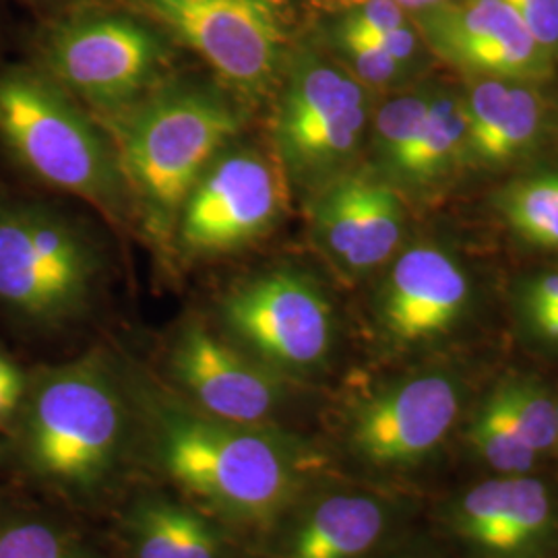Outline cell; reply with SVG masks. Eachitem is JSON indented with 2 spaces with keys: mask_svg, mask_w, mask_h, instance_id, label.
I'll list each match as a JSON object with an SVG mask.
<instances>
[{
  "mask_svg": "<svg viewBox=\"0 0 558 558\" xmlns=\"http://www.w3.org/2000/svg\"><path fill=\"white\" fill-rule=\"evenodd\" d=\"M470 281L445 251L414 246L380 283L375 325L385 343L420 348L449 336L465 317Z\"/></svg>",
  "mask_w": 558,
  "mask_h": 558,
  "instance_id": "2e32d148",
  "label": "cell"
},
{
  "mask_svg": "<svg viewBox=\"0 0 558 558\" xmlns=\"http://www.w3.org/2000/svg\"><path fill=\"white\" fill-rule=\"evenodd\" d=\"M420 27L440 59L493 77H539L548 59L505 0L440 2L420 11Z\"/></svg>",
  "mask_w": 558,
  "mask_h": 558,
  "instance_id": "9a60e30c",
  "label": "cell"
},
{
  "mask_svg": "<svg viewBox=\"0 0 558 558\" xmlns=\"http://www.w3.org/2000/svg\"><path fill=\"white\" fill-rule=\"evenodd\" d=\"M393 2H398L401 9H410V11H426V9H433V7H437L440 2H445V0H393Z\"/></svg>",
  "mask_w": 558,
  "mask_h": 558,
  "instance_id": "d6a6232c",
  "label": "cell"
},
{
  "mask_svg": "<svg viewBox=\"0 0 558 558\" xmlns=\"http://www.w3.org/2000/svg\"><path fill=\"white\" fill-rule=\"evenodd\" d=\"M274 117L276 163L286 186L320 189L343 174L368 124L366 87L313 48L288 54Z\"/></svg>",
  "mask_w": 558,
  "mask_h": 558,
  "instance_id": "ba28073f",
  "label": "cell"
},
{
  "mask_svg": "<svg viewBox=\"0 0 558 558\" xmlns=\"http://www.w3.org/2000/svg\"><path fill=\"white\" fill-rule=\"evenodd\" d=\"M500 214L521 239L542 248H558V174L539 172L502 189Z\"/></svg>",
  "mask_w": 558,
  "mask_h": 558,
  "instance_id": "7402d4cb",
  "label": "cell"
},
{
  "mask_svg": "<svg viewBox=\"0 0 558 558\" xmlns=\"http://www.w3.org/2000/svg\"><path fill=\"white\" fill-rule=\"evenodd\" d=\"M542 48L558 44V0H505Z\"/></svg>",
  "mask_w": 558,
  "mask_h": 558,
  "instance_id": "83f0119b",
  "label": "cell"
},
{
  "mask_svg": "<svg viewBox=\"0 0 558 558\" xmlns=\"http://www.w3.org/2000/svg\"><path fill=\"white\" fill-rule=\"evenodd\" d=\"M463 442L470 458L490 472V476L534 474L542 463L521 437L497 385L465 422Z\"/></svg>",
  "mask_w": 558,
  "mask_h": 558,
  "instance_id": "d6986e66",
  "label": "cell"
},
{
  "mask_svg": "<svg viewBox=\"0 0 558 558\" xmlns=\"http://www.w3.org/2000/svg\"><path fill=\"white\" fill-rule=\"evenodd\" d=\"M430 104V98L422 96H403L383 104L375 120V149L385 170L391 172L412 141L416 140Z\"/></svg>",
  "mask_w": 558,
  "mask_h": 558,
  "instance_id": "d4e9b609",
  "label": "cell"
},
{
  "mask_svg": "<svg viewBox=\"0 0 558 558\" xmlns=\"http://www.w3.org/2000/svg\"><path fill=\"white\" fill-rule=\"evenodd\" d=\"M465 129L463 104L447 98L433 100L416 140L399 158L391 174L408 182L437 179L465 143Z\"/></svg>",
  "mask_w": 558,
  "mask_h": 558,
  "instance_id": "ffe728a7",
  "label": "cell"
},
{
  "mask_svg": "<svg viewBox=\"0 0 558 558\" xmlns=\"http://www.w3.org/2000/svg\"><path fill=\"white\" fill-rule=\"evenodd\" d=\"M440 525L472 558H557L558 490L538 472L490 476L447 500Z\"/></svg>",
  "mask_w": 558,
  "mask_h": 558,
  "instance_id": "5bb4252c",
  "label": "cell"
},
{
  "mask_svg": "<svg viewBox=\"0 0 558 558\" xmlns=\"http://www.w3.org/2000/svg\"><path fill=\"white\" fill-rule=\"evenodd\" d=\"M170 40L205 60L228 87L257 98L278 85L286 34L274 0H126Z\"/></svg>",
  "mask_w": 558,
  "mask_h": 558,
  "instance_id": "30bf717a",
  "label": "cell"
},
{
  "mask_svg": "<svg viewBox=\"0 0 558 558\" xmlns=\"http://www.w3.org/2000/svg\"><path fill=\"white\" fill-rule=\"evenodd\" d=\"M380 558H445V557H437V555H396V557H389V553L385 555V557Z\"/></svg>",
  "mask_w": 558,
  "mask_h": 558,
  "instance_id": "836d02e7",
  "label": "cell"
},
{
  "mask_svg": "<svg viewBox=\"0 0 558 558\" xmlns=\"http://www.w3.org/2000/svg\"><path fill=\"white\" fill-rule=\"evenodd\" d=\"M15 414L23 468L81 509L120 499L143 470L131 366L106 350L38 371Z\"/></svg>",
  "mask_w": 558,
  "mask_h": 558,
  "instance_id": "7a4b0ae2",
  "label": "cell"
},
{
  "mask_svg": "<svg viewBox=\"0 0 558 558\" xmlns=\"http://www.w3.org/2000/svg\"><path fill=\"white\" fill-rule=\"evenodd\" d=\"M124 558H246L248 542L174 490H129L119 518Z\"/></svg>",
  "mask_w": 558,
  "mask_h": 558,
  "instance_id": "ac0fdd59",
  "label": "cell"
},
{
  "mask_svg": "<svg viewBox=\"0 0 558 558\" xmlns=\"http://www.w3.org/2000/svg\"><path fill=\"white\" fill-rule=\"evenodd\" d=\"M497 387L530 449L542 461L557 458L558 399L532 377H507Z\"/></svg>",
  "mask_w": 558,
  "mask_h": 558,
  "instance_id": "603a6c76",
  "label": "cell"
},
{
  "mask_svg": "<svg viewBox=\"0 0 558 558\" xmlns=\"http://www.w3.org/2000/svg\"><path fill=\"white\" fill-rule=\"evenodd\" d=\"M112 143L149 236L174 239L180 209L209 163L244 129L239 101L203 81L168 80L110 114H92Z\"/></svg>",
  "mask_w": 558,
  "mask_h": 558,
  "instance_id": "3957f363",
  "label": "cell"
},
{
  "mask_svg": "<svg viewBox=\"0 0 558 558\" xmlns=\"http://www.w3.org/2000/svg\"><path fill=\"white\" fill-rule=\"evenodd\" d=\"M527 331L538 339L539 343L558 350V313L539 315L534 319L523 320Z\"/></svg>",
  "mask_w": 558,
  "mask_h": 558,
  "instance_id": "1f68e13d",
  "label": "cell"
},
{
  "mask_svg": "<svg viewBox=\"0 0 558 558\" xmlns=\"http://www.w3.org/2000/svg\"><path fill=\"white\" fill-rule=\"evenodd\" d=\"M557 458H558V422H557Z\"/></svg>",
  "mask_w": 558,
  "mask_h": 558,
  "instance_id": "e575fe53",
  "label": "cell"
},
{
  "mask_svg": "<svg viewBox=\"0 0 558 558\" xmlns=\"http://www.w3.org/2000/svg\"><path fill=\"white\" fill-rule=\"evenodd\" d=\"M333 44L345 60L348 71L364 87L389 85L403 73V66L398 60L391 59L377 41L368 38L343 17L333 27Z\"/></svg>",
  "mask_w": 558,
  "mask_h": 558,
  "instance_id": "484cf974",
  "label": "cell"
},
{
  "mask_svg": "<svg viewBox=\"0 0 558 558\" xmlns=\"http://www.w3.org/2000/svg\"><path fill=\"white\" fill-rule=\"evenodd\" d=\"M410 513L403 493L333 474L311 486L253 548L260 558H380Z\"/></svg>",
  "mask_w": 558,
  "mask_h": 558,
  "instance_id": "8fae6325",
  "label": "cell"
},
{
  "mask_svg": "<svg viewBox=\"0 0 558 558\" xmlns=\"http://www.w3.org/2000/svg\"><path fill=\"white\" fill-rule=\"evenodd\" d=\"M0 141L32 177L106 216L124 218L133 207L98 120L38 66L0 73Z\"/></svg>",
  "mask_w": 558,
  "mask_h": 558,
  "instance_id": "277c9868",
  "label": "cell"
},
{
  "mask_svg": "<svg viewBox=\"0 0 558 558\" xmlns=\"http://www.w3.org/2000/svg\"><path fill=\"white\" fill-rule=\"evenodd\" d=\"M323 253L348 276L377 269L398 248L403 205L396 189L364 172H343L320 186L311 205Z\"/></svg>",
  "mask_w": 558,
  "mask_h": 558,
  "instance_id": "e0dca14e",
  "label": "cell"
},
{
  "mask_svg": "<svg viewBox=\"0 0 558 558\" xmlns=\"http://www.w3.org/2000/svg\"><path fill=\"white\" fill-rule=\"evenodd\" d=\"M104 255L89 230L41 201L0 197V304L40 329L85 319L100 292Z\"/></svg>",
  "mask_w": 558,
  "mask_h": 558,
  "instance_id": "8992f818",
  "label": "cell"
},
{
  "mask_svg": "<svg viewBox=\"0 0 558 558\" xmlns=\"http://www.w3.org/2000/svg\"><path fill=\"white\" fill-rule=\"evenodd\" d=\"M519 313L523 320L558 313V274L527 279L519 290Z\"/></svg>",
  "mask_w": 558,
  "mask_h": 558,
  "instance_id": "f1b7e54d",
  "label": "cell"
},
{
  "mask_svg": "<svg viewBox=\"0 0 558 558\" xmlns=\"http://www.w3.org/2000/svg\"><path fill=\"white\" fill-rule=\"evenodd\" d=\"M25 387L27 377L21 373L20 366L0 352V420L17 412Z\"/></svg>",
  "mask_w": 558,
  "mask_h": 558,
  "instance_id": "4dcf8cb0",
  "label": "cell"
},
{
  "mask_svg": "<svg viewBox=\"0 0 558 558\" xmlns=\"http://www.w3.org/2000/svg\"><path fill=\"white\" fill-rule=\"evenodd\" d=\"M168 40L133 11H81L41 32L36 66L92 114H110L172 77Z\"/></svg>",
  "mask_w": 558,
  "mask_h": 558,
  "instance_id": "52a82bcc",
  "label": "cell"
},
{
  "mask_svg": "<svg viewBox=\"0 0 558 558\" xmlns=\"http://www.w3.org/2000/svg\"><path fill=\"white\" fill-rule=\"evenodd\" d=\"M131 380L143 472L234 530L248 546L311 486L339 474L327 442L299 428L209 416L137 366H131Z\"/></svg>",
  "mask_w": 558,
  "mask_h": 558,
  "instance_id": "6da1fadb",
  "label": "cell"
},
{
  "mask_svg": "<svg viewBox=\"0 0 558 558\" xmlns=\"http://www.w3.org/2000/svg\"><path fill=\"white\" fill-rule=\"evenodd\" d=\"M538 126L539 101L536 96L525 87L511 85L499 126L476 158L486 163L513 160L532 145Z\"/></svg>",
  "mask_w": 558,
  "mask_h": 558,
  "instance_id": "cb8c5ba5",
  "label": "cell"
},
{
  "mask_svg": "<svg viewBox=\"0 0 558 558\" xmlns=\"http://www.w3.org/2000/svg\"><path fill=\"white\" fill-rule=\"evenodd\" d=\"M276 160L257 147H226L180 209L174 240L189 255L239 251L274 230L286 205Z\"/></svg>",
  "mask_w": 558,
  "mask_h": 558,
  "instance_id": "4fadbf2b",
  "label": "cell"
},
{
  "mask_svg": "<svg viewBox=\"0 0 558 558\" xmlns=\"http://www.w3.org/2000/svg\"><path fill=\"white\" fill-rule=\"evenodd\" d=\"M465 410V387L447 371L387 380L354 399L329 447L356 480L399 490L439 461Z\"/></svg>",
  "mask_w": 558,
  "mask_h": 558,
  "instance_id": "5b68a950",
  "label": "cell"
},
{
  "mask_svg": "<svg viewBox=\"0 0 558 558\" xmlns=\"http://www.w3.org/2000/svg\"><path fill=\"white\" fill-rule=\"evenodd\" d=\"M345 17L371 32H389L405 25L403 9L393 0H360Z\"/></svg>",
  "mask_w": 558,
  "mask_h": 558,
  "instance_id": "f546056e",
  "label": "cell"
},
{
  "mask_svg": "<svg viewBox=\"0 0 558 558\" xmlns=\"http://www.w3.org/2000/svg\"><path fill=\"white\" fill-rule=\"evenodd\" d=\"M0 558H106L96 542L59 518L11 513L0 519Z\"/></svg>",
  "mask_w": 558,
  "mask_h": 558,
  "instance_id": "44dd1931",
  "label": "cell"
},
{
  "mask_svg": "<svg viewBox=\"0 0 558 558\" xmlns=\"http://www.w3.org/2000/svg\"><path fill=\"white\" fill-rule=\"evenodd\" d=\"M216 327L286 379L323 371L336 348L333 306L306 274L276 267L234 283L216 306Z\"/></svg>",
  "mask_w": 558,
  "mask_h": 558,
  "instance_id": "9c48e42d",
  "label": "cell"
},
{
  "mask_svg": "<svg viewBox=\"0 0 558 558\" xmlns=\"http://www.w3.org/2000/svg\"><path fill=\"white\" fill-rule=\"evenodd\" d=\"M509 87L507 83H500L497 80L482 81L478 83L468 101L463 104V114H465V145L474 154V158L482 151V147L490 141L493 133L499 126L500 117L505 112L507 98H509Z\"/></svg>",
  "mask_w": 558,
  "mask_h": 558,
  "instance_id": "4316f807",
  "label": "cell"
},
{
  "mask_svg": "<svg viewBox=\"0 0 558 558\" xmlns=\"http://www.w3.org/2000/svg\"><path fill=\"white\" fill-rule=\"evenodd\" d=\"M168 387L201 412L251 424H292L296 380L286 379L234 345L218 327L197 317L182 320L166 350Z\"/></svg>",
  "mask_w": 558,
  "mask_h": 558,
  "instance_id": "7c38bea8",
  "label": "cell"
}]
</instances>
